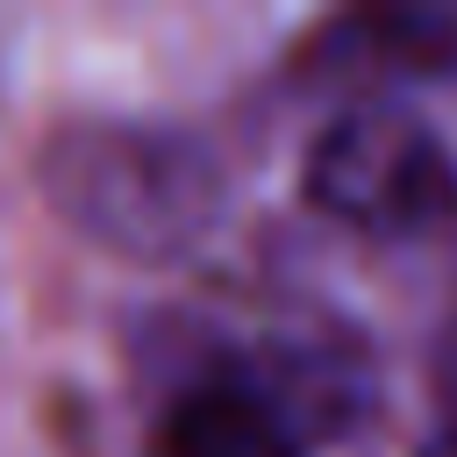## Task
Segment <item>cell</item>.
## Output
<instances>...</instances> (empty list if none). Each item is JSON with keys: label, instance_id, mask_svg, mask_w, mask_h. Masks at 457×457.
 Listing matches in <instances>:
<instances>
[{"label": "cell", "instance_id": "6da1fadb", "mask_svg": "<svg viewBox=\"0 0 457 457\" xmlns=\"http://www.w3.org/2000/svg\"><path fill=\"white\" fill-rule=\"evenodd\" d=\"M36 171L50 207L129 264L186 257L221 214V171L207 143L164 121H64Z\"/></svg>", "mask_w": 457, "mask_h": 457}, {"label": "cell", "instance_id": "7a4b0ae2", "mask_svg": "<svg viewBox=\"0 0 457 457\" xmlns=\"http://www.w3.org/2000/svg\"><path fill=\"white\" fill-rule=\"evenodd\" d=\"M307 200L364 236H428L457 221V157L436 129L400 107L336 114L300 164Z\"/></svg>", "mask_w": 457, "mask_h": 457}, {"label": "cell", "instance_id": "3957f363", "mask_svg": "<svg viewBox=\"0 0 457 457\" xmlns=\"http://www.w3.org/2000/svg\"><path fill=\"white\" fill-rule=\"evenodd\" d=\"M314 428L321 421L278 378L221 371V378H200L186 400H171L157 443L164 457H300Z\"/></svg>", "mask_w": 457, "mask_h": 457}, {"label": "cell", "instance_id": "277c9868", "mask_svg": "<svg viewBox=\"0 0 457 457\" xmlns=\"http://www.w3.org/2000/svg\"><path fill=\"white\" fill-rule=\"evenodd\" d=\"M321 71H457V14H421V7H386V14H350L314 43Z\"/></svg>", "mask_w": 457, "mask_h": 457}]
</instances>
